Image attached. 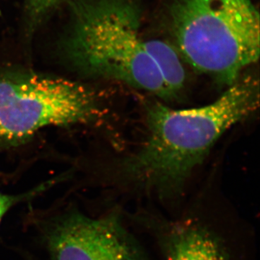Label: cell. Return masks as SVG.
<instances>
[{"mask_svg":"<svg viewBox=\"0 0 260 260\" xmlns=\"http://www.w3.org/2000/svg\"><path fill=\"white\" fill-rule=\"evenodd\" d=\"M173 37L198 73L229 87L259 57V18H249L215 0H174Z\"/></svg>","mask_w":260,"mask_h":260,"instance_id":"obj_3","label":"cell"},{"mask_svg":"<svg viewBox=\"0 0 260 260\" xmlns=\"http://www.w3.org/2000/svg\"><path fill=\"white\" fill-rule=\"evenodd\" d=\"M145 47L158 68L166 86L174 99L184 88L185 68L177 51L160 40H145Z\"/></svg>","mask_w":260,"mask_h":260,"instance_id":"obj_7","label":"cell"},{"mask_svg":"<svg viewBox=\"0 0 260 260\" xmlns=\"http://www.w3.org/2000/svg\"><path fill=\"white\" fill-rule=\"evenodd\" d=\"M259 81L242 75L215 102L175 109L156 102L148 106V136L121 164V179L131 190L177 205L197 168L228 130L259 107Z\"/></svg>","mask_w":260,"mask_h":260,"instance_id":"obj_1","label":"cell"},{"mask_svg":"<svg viewBox=\"0 0 260 260\" xmlns=\"http://www.w3.org/2000/svg\"><path fill=\"white\" fill-rule=\"evenodd\" d=\"M103 113L80 84L23 74L0 76V141H19L49 126L88 124Z\"/></svg>","mask_w":260,"mask_h":260,"instance_id":"obj_5","label":"cell"},{"mask_svg":"<svg viewBox=\"0 0 260 260\" xmlns=\"http://www.w3.org/2000/svg\"><path fill=\"white\" fill-rule=\"evenodd\" d=\"M215 1L245 16L259 18V13L256 11L250 0H215Z\"/></svg>","mask_w":260,"mask_h":260,"instance_id":"obj_8","label":"cell"},{"mask_svg":"<svg viewBox=\"0 0 260 260\" xmlns=\"http://www.w3.org/2000/svg\"><path fill=\"white\" fill-rule=\"evenodd\" d=\"M42 231L52 260H150L118 212L90 216L70 210L49 218Z\"/></svg>","mask_w":260,"mask_h":260,"instance_id":"obj_6","label":"cell"},{"mask_svg":"<svg viewBox=\"0 0 260 260\" xmlns=\"http://www.w3.org/2000/svg\"><path fill=\"white\" fill-rule=\"evenodd\" d=\"M39 191H40V189L34 191V192L20 195H10L0 192V223L5 214L8 213L13 206L18 204L19 203L29 199L34 194L36 195Z\"/></svg>","mask_w":260,"mask_h":260,"instance_id":"obj_9","label":"cell"},{"mask_svg":"<svg viewBox=\"0 0 260 260\" xmlns=\"http://www.w3.org/2000/svg\"><path fill=\"white\" fill-rule=\"evenodd\" d=\"M66 40L72 60L93 75L174 99L140 34L139 0H79Z\"/></svg>","mask_w":260,"mask_h":260,"instance_id":"obj_2","label":"cell"},{"mask_svg":"<svg viewBox=\"0 0 260 260\" xmlns=\"http://www.w3.org/2000/svg\"><path fill=\"white\" fill-rule=\"evenodd\" d=\"M61 0H28L30 14L34 19L42 18L59 4Z\"/></svg>","mask_w":260,"mask_h":260,"instance_id":"obj_10","label":"cell"},{"mask_svg":"<svg viewBox=\"0 0 260 260\" xmlns=\"http://www.w3.org/2000/svg\"><path fill=\"white\" fill-rule=\"evenodd\" d=\"M126 216L151 237L161 260H256L251 225L225 208L198 203L173 215L140 209Z\"/></svg>","mask_w":260,"mask_h":260,"instance_id":"obj_4","label":"cell"}]
</instances>
